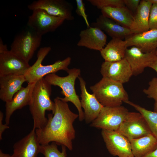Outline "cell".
<instances>
[{
    "mask_svg": "<svg viewBox=\"0 0 157 157\" xmlns=\"http://www.w3.org/2000/svg\"><path fill=\"white\" fill-rule=\"evenodd\" d=\"M125 103L133 107L143 115L147 122L151 134L157 139V112L147 110L129 101Z\"/></svg>",
    "mask_w": 157,
    "mask_h": 157,
    "instance_id": "26",
    "label": "cell"
},
{
    "mask_svg": "<svg viewBox=\"0 0 157 157\" xmlns=\"http://www.w3.org/2000/svg\"><path fill=\"white\" fill-rule=\"evenodd\" d=\"M149 67L154 69L157 73V56L155 60L150 65Z\"/></svg>",
    "mask_w": 157,
    "mask_h": 157,
    "instance_id": "36",
    "label": "cell"
},
{
    "mask_svg": "<svg viewBox=\"0 0 157 157\" xmlns=\"http://www.w3.org/2000/svg\"><path fill=\"white\" fill-rule=\"evenodd\" d=\"M35 83H28L26 87H22L15 94L10 101L6 102L5 121L6 124L9 125L11 117L15 111L29 105Z\"/></svg>",
    "mask_w": 157,
    "mask_h": 157,
    "instance_id": "19",
    "label": "cell"
},
{
    "mask_svg": "<svg viewBox=\"0 0 157 157\" xmlns=\"http://www.w3.org/2000/svg\"><path fill=\"white\" fill-rule=\"evenodd\" d=\"M142 157H157V147L154 150Z\"/></svg>",
    "mask_w": 157,
    "mask_h": 157,
    "instance_id": "34",
    "label": "cell"
},
{
    "mask_svg": "<svg viewBox=\"0 0 157 157\" xmlns=\"http://www.w3.org/2000/svg\"><path fill=\"white\" fill-rule=\"evenodd\" d=\"M32 11L28 18L27 26L41 36L55 31L65 20L63 18L51 15L41 9Z\"/></svg>",
    "mask_w": 157,
    "mask_h": 157,
    "instance_id": "9",
    "label": "cell"
},
{
    "mask_svg": "<svg viewBox=\"0 0 157 157\" xmlns=\"http://www.w3.org/2000/svg\"><path fill=\"white\" fill-rule=\"evenodd\" d=\"M88 1L98 8L105 7H120L125 6L123 0H88Z\"/></svg>",
    "mask_w": 157,
    "mask_h": 157,
    "instance_id": "28",
    "label": "cell"
},
{
    "mask_svg": "<svg viewBox=\"0 0 157 157\" xmlns=\"http://www.w3.org/2000/svg\"><path fill=\"white\" fill-rule=\"evenodd\" d=\"M100 72L103 77L123 84L128 82L133 73L125 58L117 61H104L101 64Z\"/></svg>",
    "mask_w": 157,
    "mask_h": 157,
    "instance_id": "12",
    "label": "cell"
},
{
    "mask_svg": "<svg viewBox=\"0 0 157 157\" xmlns=\"http://www.w3.org/2000/svg\"><path fill=\"white\" fill-rule=\"evenodd\" d=\"M123 84L103 77L90 88L103 106L115 107L121 106L123 103L129 101L128 95Z\"/></svg>",
    "mask_w": 157,
    "mask_h": 157,
    "instance_id": "3",
    "label": "cell"
},
{
    "mask_svg": "<svg viewBox=\"0 0 157 157\" xmlns=\"http://www.w3.org/2000/svg\"><path fill=\"white\" fill-rule=\"evenodd\" d=\"M126 47V41L119 38H112L100 51L105 61L113 62L125 58Z\"/></svg>",
    "mask_w": 157,
    "mask_h": 157,
    "instance_id": "23",
    "label": "cell"
},
{
    "mask_svg": "<svg viewBox=\"0 0 157 157\" xmlns=\"http://www.w3.org/2000/svg\"><path fill=\"white\" fill-rule=\"evenodd\" d=\"M66 72L68 75L65 76L61 77L55 73H52L46 75L44 78L51 85L58 86L62 89L61 93L64 97H60V99L66 102H71L75 105L78 112L79 120L82 121L84 119V113L82 108L81 100L75 88V81L80 76L81 70L73 68L68 69Z\"/></svg>",
    "mask_w": 157,
    "mask_h": 157,
    "instance_id": "4",
    "label": "cell"
},
{
    "mask_svg": "<svg viewBox=\"0 0 157 157\" xmlns=\"http://www.w3.org/2000/svg\"><path fill=\"white\" fill-rule=\"evenodd\" d=\"M91 25L92 27L104 31L112 38L123 40L133 34L130 29L120 25L102 15L97 18L96 21L92 23Z\"/></svg>",
    "mask_w": 157,
    "mask_h": 157,
    "instance_id": "22",
    "label": "cell"
},
{
    "mask_svg": "<svg viewBox=\"0 0 157 157\" xmlns=\"http://www.w3.org/2000/svg\"><path fill=\"white\" fill-rule=\"evenodd\" d=\"M149 25V30H157V5L153 3L150 11Z\"/></svg>",
    "mask_w": 157,
    "mask_h": 157,
    "instance_id": "30",
    "label": "cell"
},
{
    "mask_svg": "<svg viewBox=\"0 0 157 157\" xmlns=\"http://www.w3.org/2000/svg\"><path fill=\"white\" fill-rule=\"evenodd\" d=\"M35 129L16 142L13 146L12 157H37L40 153L41 144Z\"/></svg>",
    "mask_w": 157,
    "mask_h": 157,
    "instance_id": "16",
    "label": "cell"
},
{
    "mask_svg": "<svg viewBox=\"0 0 157 157\" xmlns=\"http://www.w3.org/2000/svg\"><path fill=\"white\" fill-rule=\"evenodd\" d=\"M156 53L157 56V49H156V50L155 51Z\"/></svg>",
    "mask_w": 157,
    "mask_h": 157,
    "instance_id": "40",
    "label": "cell"
},
{
    "mask_svg": "<svg viewBox=\"0 0 157 157\" xmlns=\"http://www.w3.org/2000/svg\"><path fill=\"white\" fill-rule=\"evenodd\" d=\"M129 140L134 157H142L157 147V139L151 133Z\"/></svg>",
    "mask_w": 157,
    "mask_h": 157,
    "instance_id": "24",
    "label": "cell"
},
{
    "mask_svg": "<svg viewBox=\"0 0 157 157\" xmlns=\"http://www.w3.org/2000/svg\"><path fill=\"white\" fill-rule=\"evenodd\" d=\"M51 85L44 78L35 83L29 105L33 120V129H39L45 126L48 120L45 115L46 111H52L54 114L55 104L51 99Z\"/></svg>",
    "mask_w": 157,
    "mask_h": 157,
    "instance_id": "2",
    "label": "cell"
},
{
    "mask_svg": "<svg viewBox=\"0 0 157 157\" xmlns=\"http://www.w3.org/2000/svg\"><path fill=\"white\" fill-rule=\"evenodd\" d=\"M125 6L133 13H135L141 0H123Z\"/></svg>",
    "mask_w": 157,
    "mask_h": 157,
    "instance_id": "32",
    "label": "cell"
},
{
    "mask_svg": "<svg viewBox=\"0 0 157 157\" xmlns=\"http://www.w3.org/2000/svg\"><path fill=\"white\" fill-rule=\"evenodd\" d=\"M81 90V102L84 109V119L86 123H91L97 117L103 107L95 96L89 93L86 88V83L83 78L78 77Z\"/></svg>",
    "mask_w": 157,
    "mask_h": 157,
    "instance_id": "15",
    "label": "cell"
},
{
    "mask_svg": "<svg viewBox=\"0 0 157 157\" xmlns=\"http://www.w3.org/2000/svg\"><path fill=\"white\" fill-rule=\"evenodd\" d=\"M26 81L24 75L9 74L0 76L1 99L5 102L10 101Z\"/></svg>",
    "mask_w": 157,
    "mask_h": 157,
    "instance_id": "21",
    "label": "cell"
},
{
    "mask_svg": "<svg viewBox=\"0 0 157 157\" xmlns=\"http://www.w3.org/2000/svg\"><path fill=\"white\" fill-rule=\"evenodd\" d=\"M0 157H12V155L3 153L1 149L0 150Z\"/></svg>",
    "mask_w": 157,
    "mask_h": 157,
    "instance_id": "37",
    "label": "cell"
},
{
    "mask_svg": "<svg viewBox=\"0 0 157 157\" xmlns=\"http://www.w3.org/2000/svg\"><path fill=\"white\" fill-rule=\"evenodd\" d=\"M80 39L77 43L79 47H86L90 49L101 51L106 45L107 36L102 31L90 26L81 31Z\"/></svg>",
    "mask_w": 157,
    "mask_h": 157,
    "instance_id": "17",
    "label": "cell"
},
{
    "mask_svg": "<svg viewBox=\"0 0 157 157\" xmlns=\"http://www.w3.org/2000/svg\"><path fill=\"white\" fill-rule=\"evenodd\" d=\"M3 114L2 112L0 111V140L2 139V134L5 130L9 128L8 125L6 124H3Z\"/></svg>",
    "mask_w": 157,
    "mask_h": 157,
    "instance_id": "33",
    "label": "cell"
},
{
    "mask_svg": "<svg viewBox=\"0 0 157 157\" xmlns=\"http://www.w3.org/2000/svg\"><path fill=\"white\" fill-rule=\"evenodd\" d=\"M42 37L27 26L15 36L10 50L28 63L40 46Z\"/></svg>",
    "mask_w": 157,
    "mask_h": 157,
    "instance_id": "6",
    "label": "cell"
},
{
    "mask_svg": "<svg viewBox=\"0 0 157 157\" xmlns=\"http://www.w3.org/2000/svg\"><path fill=\"white\" fill-rule=\"evenodd\" d=\"M61 146L62 151L60 152L55 142H52L50 144L41 145L40 153L44 157H67L66 147L63 145Z\"/></svg>",
    "mask_w": 157,
    "mask_h": 157,
    "instance_id": "27",
    "label": "cell"
},
{
    "mask_svg": "<svg viewBox=\"0 0 157 157\" xmlns=\"http://www.w3.org/2000/svg\"><path fill=\"white\" fill-rule=\"evenodd\" d=\"M50 47H42L39 50L37 54L38 59L26 71L24 76L28 83H35L46 75L55 73L60 70L67 71L70 65L71 58L68 57L61 60H59L54 63L46 65L42 64V62L51 50Z\"/></svg>",
    "mask_w": 157,
    "mask_h": 157,
    "instance_id": "5",
    "label": "cell"
},
{
    "mask_svg": "<svg viewBox=\"0 0 157 157\" xmlns=\"http://www.w3.org/2000/svg\"><path fill=\"white\" fill-rule=\"evenodd\" d=\"M31 66L28 63L10 50L0 53V76L24 75Z\"/></svg>",
    "mask_w": 157,
    "mask_h": 157,
    "instance_id": "13",
    "label": "cell"
},
{
    "mask_svg": "<svg viewBox=\"0 0 157 157\" xmlns=\"http://www.w3.org/2000/svg\"><path fill=\"white\" fill-rule=\"evenodd\" d=\"M125 40L127 48L135 46L144 53L154 51L157 49V30L133 33L126 38Z\"/></svg>",
    "mask_w": 157,
    "mask_h": 157,
    "instance_id": "18",
    "label": "cell"
},
{
    "mask_svg": "<svg viewBox=\"0 0 157 157\" xmlns=\"http://www.w3.org/2000/svg\"><path fill=\"white\" fill-rule=\"evenodd\" d=\"M129 111L124 106H103L97 118L90 124L96 128L117 131Z\"/></svg>",
    "mask_w": 157,
    "mask_h": 157,
    "instance_id": "7",
    "label": "cell"
},
{
    "mask_svg": "<svg viewBox=\"0 0 157 157\" xmlns=\"http://www.w3.org/2000/svg\"><path fill=\"white\" fill-rule=\"evenodd\" d=\"M152 3L149 0H141L134 15L136 28L135 33H138L149 30V20Z\"/></svg>",
    "mask_w": 157,
    "mask_h": 157,
    "instance_id": "25",
    "label": "cell"
},
{
    "mask_svg": "<svg viewBox=\"0 0 157 157\" xmlns=\"http://www.w3.org/2000/svg\"><path fill=\"white\" fill-rule=\"evenodd\" d=\"M117 131L129 140L151 133L145 119L139 112H129Z\"/></svg>",
    "mask_w": 157,
    "mask_h": 157,
    "instance_id": "8",
    "label": "cell"
},
{
    "mask_svg": "<svg viewBox=\"0 0 157 157\" xmlns=\"http://www.w3.org/2000/svg\"><path fill=\"white\" fill-rule=\"evenodd\" d=\"M152 4L155 3L157 5V0H149Z\"/></svg>",
    "mask_w": 157,
    "mask_h": 157,
    "instance_id": "39",
    "label": "cell"
},
{
    "mask_svg": "<svg viewBox=\"0 0 157 157\" xmlns=\"http://www.w3.org/2000/svg\"><path fill=\"white\" fill-rule=\"evenodd\" d=\"M149 86L143 90L144 93L148 97L153 99L157 101V78L154 77L149 81Z\"/></svg>",
    "mask_w": 157,
    "mask_h": 157,
    "instance_id": "29",
    "label": "cell"
},
{
    "mask_svg": "<svg viewBox=\"0 0 157 157\" xmlns=\"http://www.w3.org/2000/svg\"><path fill=\"white\" fill-rule=\"evenodd\" d=\"M77 7L76 12L79 16L82 17L84 19L87 28L90 26L88 19L87 15L85 13V3L82 0H76Z\"/></svg>",
    "mask_w": 157,
    "mask_h": 157,
    "instance_id": "31",
    "label": "cell"
},
{
    "mask_svg": "<svg viewBox=\"0 0 157 157\" xmlns=\"http://www.w3.org/2000/svg\"><path fill=\"white\" fill-rule=\"evenodd\" d=\"M102 15L116 23L130 29L133 33L136 30L134 15L125 6L105 7L101 9Z\"/></svg>",
    "mask_w": 157,
    "mask_h": 157,
    "instance_id": "20",
    "label": "cell"
},
{
    "mask_svg": "<svg viewBox=\"0 0 157 157\" xmlns=\"http://www.w3.org/2000/svg\"><path fill=\"white\" fill-rule=\"evenodd\" d=\"M101 134L110 153L118 157H134L129 140L117 131L102 130Z\"/></svg>",
    "mask_w": 157,
    "mask_h": 157,
    "instance_id": "10",
    "label": "cell"
},
{
    "mask_svg": "<svg viewBox=\"0 0 157 157\" xmlns=\"http://www.w3.org/2000/svg\"><path fill=\"white\" fill-rule=\"evenodd\" d=\"M55 110L53 114L48 115V120L43 127L35 130L40 144L46 145L55 142L63 145L69 150L73 149L72 141L75 137L73 123L78 115L73 112L67 102L59 97L54 99Z\"/></svg>",
    "mask_w": 157,
    "mask_h": 157,
    "instance_id": "1",
    "label": "cell"
},
{
    "mask_svg": "<svg viewBox=\"0 0 157 157\" xmlns=\"http://www.w3.org/2000/svg\"><path fill=\"white\" fill-rule=\"evenodd\" d=\"M157 56L155 51L144 53L138 48L133 46L126 49L125 58L131 68L133 75L135 76L142 73L146 67H149Z\"/></svg>",
    "mask_w": 157,
    "mask_h": 157,
    "instance_id": "14",
    "label": "cell"
},
{
    "mask_svg": "<svg viewBox=\"0 0 157 157\" xmlns=\"http://www.w3.org/2000/svg\"><path fill=\"white\" fill-rule=\"evenodd\" d=\"M28 8L32 11L38 9L43 10L51 15L65 20L74 19L72 6L65 0H38L29 4Z\"/></svg>",
    "mask_w": 157,
    "mask_h": 157,
    "instance_id": "11",
    "label": "cell"
},
{
    "mask_svg": "<svg viewBox=\"0 0 157 157\" xmlns=\"http://www.w3.org/2000/svg\"><path fill=\"white\" fill-rule=\"evenodd\" d=\"M154 111L157 112V101H155L154 104Z\"/></svg>",
    "mask_w": 157,
    "mask_h": 157,
    "instance_id": "38",
    "label": "cell"
},
{
    "mask_svg": "<svg viewBox=\"0 0 157 157\" xmlns=\"http://www.w3.org/2000/svg\"><path fill=\"white\" fill-rule=\"evenodd\" d=\"M8 50L7 46L4 44L1 38L0 40V53Z\"/></svg>",
    "mask_w": 157,
    "mask_h": 157,
    "instance_id": "35",
    "label": "cell"
}]
</instances>
